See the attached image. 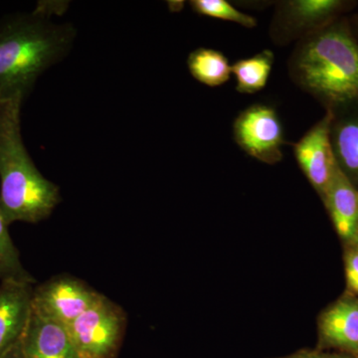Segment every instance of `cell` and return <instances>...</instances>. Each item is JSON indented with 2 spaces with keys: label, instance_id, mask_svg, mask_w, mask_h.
<instances>
[{
  "label": "cell",
  "instance_id": "obj_16",
  "mask_svg": "<svg viewBox=\"0 0 358 358\" xmlns=\"http://www.w3.org/2000/svg\"><path fill=\"white\" fill-rule=\"evenodd\" d=\"M8 226L0 210V282L34 285V278L21 263L20 251L11 239Z\"/></svg>",
  "mask_w": 358,
  "mask_h": 358
},
{
  "label": "cell",
  "instance_id": "obj_8",
  "mask_svg": "<svg viewBox=\"0 0 358 358\" xmlns=\"http://www.w3.org/2000/svg\"><path fill=\"white\" fill-rule=\"evenodd\" d=\"M334 114L329 110L298 143L294 152L306 178L320 196L324 197L338 164L331 143Z\"/></svg>",
  "mask_w": 358,
  "mask_h": 358
},
{
  "label": "cell",
  "instance_id": "obj_10",
  "mask_svg": "<svg viewBox=\"0 0 358 358\" xmlns=\"http://www.w3.org/2000/svg\"><path fill=\"white\" fill-rule=\"evenodd\" d=\"M34 285L0 282V358L22 338L32 315Z\"/></svg>",
  "mask_w": 358,
  "mask_h": 358
},
{
  "label": "cell",
  "instance_id": "obj_7",
  "mask_svg": "<svg viewBox=\"0 0 358 358\" xmlns=\"http://www.w3.org/2000/svg\"><path fill=\"white\" fill-rule=\"evenodd\" d=\"M343 6L338 0H289L278 4L271 37L278 45L303 40L329 25Z\"/></svg>",
  "mask_w": 358,
  "mask_h": 358
},
{
  "label": "cell",
  "instance_id": "obj_9",
  "mask_svg": "<svg viewBox=\"0 0 358 358\" xmlns=\"http://www.w3.org/2000/svg\"><path fill=\"white\" fill-rule=\"evenodd\" d=\"M317 350L358 357V298L348 294L320 315Z\"/></svg>",
  "mask_w": 358,
  "mask_h": 358
},
{
  "label": "cell",
  "instance_id": "obj_6",
  "mask_svg": "<svg viewBox=\"0 0 358 358\" xmlns=\"http://www.w3.org/2000/svg\"><path fill=\"white\" fill-rule=\"evenodd\" d=\"M233 131L237 145L250 157L267 164L281 162L284 136L274 108L263 103L247 108L235 120Z\"/></svg>",
  "mask_w": 358,
  "mask_h": 358
},
{
  "label": "cell",
  "instance_id": "obj_14",
  "mask_svg": "<svg viewBox=\"0 0 358 358\" xmlns=\"http://www.w3.org/2000/svg\"><path fill=\"white\" fill-rule=\"evenodd\" d=\"M274 60L272 51L264 50L253 57L237 61L232 65L237 91L242 94H255L265 88Z\"/></svg>",
  "mask_w": 358,
  "mask_h": 358
},
{
  "label": "cell",
  "instance_id": "obj_1",
  "mask_svg": "<svg viewBox=\"0 0 358 358\" xmlns=\"http://www.w3.org/2000/svg\"><path fill=\"white\" fill-rule=\"evenodd\" d=\"M64 2L40 1L32 13L0 20V99L31 93L39 77L70 53L76 29L52 20Z\"/></svg>",
  "mask_w": 358,
  "mask_h": 358
},
{
  "label": "cell",
  "instance_id": "obj_15",
  "mask_svg": "<svg viewBox=\"0 0 358 358\" xmlns=\"http://www.w3.org/2000/svg\"><path fill=\"white\" fill-rule=\"evenodd\" d=\"M331 143L341 171L350 180L358 178V117L331 127Z\"/></svg>",
  "mask_w": 358,
  "mask_h": 358
},
{
  "label": "cell",
  "instance_id": "obj_11",
  "mask_svg": "<svg viewBox=\"0 0 358 358\" xmlns=\"http://www.w3.org/2000/svg\"><path fill=\"white\" fill-rule=\"evenodd\" d=\"M21 345L25 358H80L66 326L33 313Z\"/></svg>",
  "mask_w": 358,
  "mask_h": 358
},
{
  "label": "cell",
  "instance_id": "obj_5",
  "mask_svg": "<svg viewBox=\"0 0 358 358\" xmlns=\"http://www.w3.org/2000/svg\"><path fill=\"white\" fill-rule=\"evenodd\" d=\"M101 296L102 294L78 278L58 275L34 287L32 313L68 326L93 306Z\"/></svg>",
  "mask_w": 358,
  "mask_h": 358
},
{
  "label": "cell",
  "instance_id": "obj_4",
  "mask_svg": "<svg viewBox=\"0 0 358 358\" xmlns=\"http://www.w3.org/2000/svg\"><path fill=\"white\" fill-rule=\"evenodd\" d=\"M127 326L124 308L102 294L66 327L80 358H117Z\"/></svg>",
  "mask_w": 358,
  "mask_h": 358
},
{
  "label": "cell",
  "instance_id": "obj_13",
  "mask_svg": "<svg viewBox=\"0 0 358 358\" xmlns=\"http://www.w3.org/2000/svg\"><path fill=\"white\" fill-rule=\"evenodd\" d=\"M188 70L199 83L208 87L225 84L232 74V66L220 51L210 48H199L187 58Z\"/></svg>",
  "mask_w": 358,
  "mask_h": 358
},
{
  "label": "cell",
  "instance_id": "obj_21",
  "mask_svg": "<svg viewBox=\"0 0 358 358\" xmlns=\"http://www.w3.org/2000/svg\"><path fill=\"white\" fill-rule=\"evenodd\" d=\"M352 246L355 247V248H357L358 250V230L357 233V236H355V241H353Z\"/></svg>",
  "mask_w": 358,
  "mask_h": 358
},
{
  "label": "cell",
  "instance_id": "obj_2",
  "mask_svg": "<svg viewBox=\"0 0 358 358\" xmlns=\"http://www.w3.org/2000/svg\"><path fill=\"white\" fill-rule=\"evenodd\" d=\"M22 94L0 99V210L9 225L39 223L61 202L60 188L42 176L21 134Z\"/></svg>",
  "mask_w": 358,
  "mask_h": 358
},
{
  "label": "cell",
  "instance_id": "obj_18",
  "mask_svg": "<svg viewBox=\"0 0 358 358\" xmlns=\"http://www.w3.org/2000/svg\"><path fill=\"white\" fill-rule=\"evenodd\" d=\"M345 277L348 294L358 298V250L352 246L345 254Z\"/></svg>",
  "mask_w": 358,
  "mask_h": 358
},
{
  "label": "cell",
  "instance_id": "obj_20",
  "mask_svg": "<svg viewBox=\"0 0 358 358\" xmlns=\"http://www.w3.org/2000/svg\"><path fill=\"white\" fill-rule=\"evenodd\" d=\"M1 358H25L24 355H23L22 345H21V339Z\"/></svg>",
  "mask_w": 358,
  "mask_h": 358
},
{
  "label": "cell",
  "instance_id": "obj_17",
  "mask_svg": "<svg viewBox=\"0 0 358 358\" xmlns=\"http://www.w3.org/2000/svg\"><path fill=\"white\" fill-rule=\"evenodd\" d=\"M189 4L192 10L199 15L229 21L246 28H254L257 26L255 18L238 10L225 0H192Z\"/></svg>",
  "mask_w": 358,
  "mask_h": 358
},
{
  "label": "cell",
  "instance_id": "obj_19",
  "mask_svg": "<svg viewBox=\"0 0 358 358\" xmlns=\"http://www.w3.org/2000/svg\"><path fill=\"white\" fill-rule=\"evenodd\" d=\"M272 358H358L355 355H348V353L338 352H327V350H301L299 352L292 353V355H285V357H272Z\"/></svg>",
  "mask_w": 358,
  "mask_h": 358
},
{
  "label": "cell",
  "instance_id": "obj_3",
  "mask_svg": "<svg viewBox=\"0 0 358 358\" xmlns=\"http://www.w3.org/2000/svg\"><path fill=\"white\" fill-rule=\"evenodd\" d=\"M296 85L331 105L358 102V41L343 23L301 40L289 60Z\"/></svg>",
  "mask_w": 358,
  "mask_h": 358
},
{
  "label": "cell",
  "instance_id": "obj_12",
  "mask_svg": "<svg viewBox=\"0 0 358 358\" xmlns=\"http://www.w3.org/2000/svg\"><path fill=\"white\" fill-rule=\"evenodd\" d=\"M322 199L338 236L352 244L358 230V192L338 166Z\"/></svg>",
  "mask_w": 358,
  "mask_h": 358
}]
</instances>
